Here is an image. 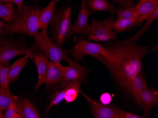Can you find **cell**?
<instances>
[{"mask_svg":"<svg viewBox=\"0 0 158 118\" xmlns=\"http://www.w3.org/2000/svg\"><path fill=\"white\" fill-rule=\"evenodd\" d=\"M116 12L118 16V19L137 18L139 16L135 7L133 6L120 9L116 10Z\"/></svg>","mask_w":158,"mask_h":118,"instance_id":"cb8c5ba5","label":"cell"},{"mask_svg":"<svg viewBox=\"0 0 158 118\" xmlns=\"http://www.w3.org/2000/svg\"><path fill=\"white\" fill-rule=\"evenodd\" d=\"M69 53L77 61L84 60L85 55H91L103 63L109 70L118 63L116 55L107 48L103 46L101 44L91 43L82 39L78 40L69 51Z\"/></svg>","mask_w":158,"mask_h":118,"instance_id":"3957f363","label":"cell"},{"mask_svg":"<svg viewBox=\"0 0 158 118\" xmlns=\"http://www.w3.org/2000/svg\"><path fill=\"white\" fill-rule=\"evenodd\" d=\"M34 38L40 49L44 52L45 55L49 58L51 61L57 62L62 60H66L68 59L65 51L53 43L49 38L46 30H43L36 34Z\"/></svg>","mask_w":158,"mask_h":118,"instance_id":"8992f818","label":"cell"},{"mask_svg":"<svg viewBox=\"0 0 158 118\" xmlns=\"http://www.w3.org/2000/svg\"><path fill=\"white\" fill-rule=\"evenodd\" d=\"M16 14L13 3L0 2V19L4 20L7 24L14 20Z\"/></svg>","mask_w":158,"mask_h":118,"instance_id":"ffe728a7","label":"cell"},{"mask_svg":"<svg viewBox=\"0 0 158 118\" xmlns=\"http://www.w3.org/2000/svg\"><path fill=\"white\" fill-rule=\"evenodd\" d=\"M10 67V66L5 67L0 63V87L9 89L8 74Z\"/></svg>","mask_w":158,"mask_h":118,"instance_id":"484cf974","label":"cell"},{"mask_svg":"<svg viewBox=\"0 0 158 118\" xmlns=\"http://www.w3.org/2000/svg\"><path fill=\"white\" fill-rule=\"evenodd\" d=\"M66 61L69 66L65 67L64 79L61 83L62 87L73 81L82 82L88 74L87 69L80 65L77 61H73L70 58H68Z\"/></svg>","mask_w":158,"mask_h":118,"instance_id":"30bf717a","label":"cell"},{"mask_svg":"<svg viewBox=\"0 0 158 118\" xmlns=\"http://www.w3.org/2000/svg\"><path fill=\"white\" fill-rule=\"evenodd\" d=\"M56 2V0H52L46 8L43 9L40 12L39 23L40 29L42 30L47 29L53 18Z\"/></svg>","mask_w":158,"mask_h":118,"instance_id":"ac0fdd59","label":"cell"},{"mask_svg":"<svg viewBox=\"0 0 158 118\" xmlns=\"http://www.w3.org/2000/svg\"><path fill=\"white\" fill-rule=\"evenodd\" d=\"M32 58L33 61L37 67L38 74V82L35 87V89L38 90L44 83L49 61L47 56L42 53H37L34 54Z\"/></svg>","mask_w":158,"mask_h":118,"instance_id":"4fadbf2b","label":"cell"},{"mask_svg":"<svg viewBox=\"0 0 158 118\" xmlns=\"http://www.w3.org/2000/svg\"><path fill=\"white\" fill-rule=\"evenodd\" d=\"M114 20V15L102 21L92 19L88 33V39L102 42L115 39L116 35L113 31Z\"/></svg>","mask_w":158,"mask_h":118,"instance_id":"277c9868","label":"cell"},{"mask_svg":"<svg viewBox=\"0 0 158 118\" xmlns=\"http://www.w3.org/2000/svg\"><path fill=\"white\" fill-rule=\"evenodd\" d=\"M77 97H78V96H72V95H69L65 94V96L64 97V99L65 100V102H66V103H70L76 100Z\"/></svg>","mask_w":158,"mask_h":118,"instance_id":"4dcf8cb0","label":"cell"},{"mask_svg":"<svg viewBox=\"0 0 158 118\" xmlns=\"http://www.w3.org/2000/svg\"><path fill=\"white\" fill-rule=\"evenodd\" d=\"M132 1H134V0H132Z\"/></svg>","mask_w":158,"mask_h":118,"instance_id":"8d00e7d4","label":"cell"},{"mask_svg":"<svg viewBox=\"0 0 158 118\" xmlns=\"http://www.w3.org/2000/svg\"><path fill=\"white\" fill-rule=\"evenodd\" d=\"M17 104V112L23 118H40L37 109L28 99L18 98Z\"/></svg>","mask_w":158,"mask_h":118,"instance_id":"e0dca14e","label":"cell"},{"mask_svg":"<svg viewBox=\"0 0 158 118\" xmlns=\"http://www.w3.org/2000/svg\"><path fill=\"white\" fill-rule=\"evenodd\" d=\"M6 25L4 24L2 20H0V36L7 34L6 31Z\"/></svg>","mask_w":158,"mask_h":118,"instance_id":"1f68e13d","label":"cell"},{"mask_svg":"<svg viewBox=\"0 0 158 118\" xmlns=\"http://www.w3.org/2000/svg\"><path fill=\"white\" fill-rule=\"evenodd\" d=\"M139 24L138 17L137 18L118 19L114 21L113 29L114 30L115 32L118 33L127 30Z\"/></svg>","mask_w":158,"mask_h":118,"instance_id":"d6986e66","label":"cell"},{"mask_svg":"<svg viewBox=\"0 0 158 118\" xmlns=\"http://www.w3.org/2000/svg\"><path fill=\"white\" fill-rule=\"evenodd\" d=\"M112 97L110 93L105 92L103 93L100 97V101L103 105H109L111 102Z\"/></svg>","mask_w":158,"mask_h":118,"instance_id":"83f0119b","label":"cell"},{"mask_svg":"<svg viewBox=\"0 0 158 118\" xmlns=\"http://www.w3.org/2000/svg\"><path fill=\"white\" fill-rule=\"evenodd\" d=\"M65 67L60 62L49 61L48 70L44 80L47 88L56 84L62 83L64 79Z\"/></svg>","mask_w":158,"mask_h":118,"instance_id":"7c38bea8","label":"cell"},{"mask_svg":"<svg viewBox=\"0 0 158 118\" xmlns=\"http://www.w3.org/2000/svg\"><path fill=\"white\" fill-rule=\"evenodd\" d=\"M89 7L92 11H107L116 12L114 6L107 0H87Z\"/></svg>","mask_w":158,"mask_h":118,"instance_id":"44dd1931","label":"cell"},{"mask_svg":"<svg viewBox=\"0 0 158 118\" xmlns=\"http://www.w3.org/2000/svg\"><path fill=\"white\" fill-rule=\"evenodd\" d=\"M17 100L18 99L13 101L5 111V113L3 114L4 118H12L14 113L17 112Z\"/></svg>","mask_w":158,"mask_h":118,"instance_id":"4316f807","label":"cell"},{"mask_svg":"<svg viewBox=\"0 0 158 118\" xmlns=\"http://www.w3.org/2000/svg\"><path fill=\"white\" fill-rule=\"evenodd\" d=\"M89 104L91 114L96 118H125V112L117 106L103 105L91 99L81 90Z\"/></svg>","mask_w":158,"mask_h":118,"instance_id":"52a82bcc","label":"cell"},{"mask_svg":"<svg viewBox=\"0 0 158 118\" xmlns=\"http://www.w3.org/2000/svg\"><path fill=\"white\" fill-rule=\"evenodd\" d=\"M30 50L14 42L0 39V63L8 67L11 59L17 55L26 54Z\"/></svg>","mask_w":158,"mask_h":118,"instance_id":"ba28073f","label":"cell"},{"mask_svg":"<svg viewBox=\"0 0 158 118\" xmlns=\"http://www.w3.org/2000/svg\"><path fill=\"white\" fill-rule=\"evenodd\" d=\"M3 112H2L1 110H0V118H3Z\"/></svg>","mask_w":158,"mask_h":118,"instance_id":"d590c367","label":"cell"},{"mask_svg":"<svg viewBox=\"0 0 158 118\" xmlns=\"http://www.w3.org/2000/svg\"><path fill=\"white\" fill-rule=\"evenodd\" d=\"M33 49H30L28 52L25 55V56L17 60L12 66H10L8 74L9 83L15 81L18 78L20 72L28 62L27 59L32 58L33 56Z\"/></svg>","mask_w":158,"mask_h":118,"instance_id":"2e32d148","label":"cell"},{"mask_svg":"<svg viewBox=\"0 0 158 118\" xmlns=\"http://www.w3.org/2000/svg\"><path fill=\"white\" fill-rule=\"evenodd\" d=\"M18 98L10 92L9 89L0 87V110L2 112L6 111L11 103Z\"/></svg>","mask_w":158,"mask_h":118,"instance_id":"7402d4cb","label":"cell"},{"mask_svg":"<svg viewBox=\"0 0 158 118\" xmlns=\"http://www.w3.org/2000/svg\"><path fill=\"white\" fill-rule=\"evenodd\" d=\"M125 118H145L143 116H139L134 113L125 112Z\"/></svg>","mask_w":158,"mask_h":118,"instance_id":"d6a6232c","label":"cell"},{"mask_svg":"<svg viewBox=\"0 0 158 118\" xmlns=\"http://www.w3.org/2000/svg\"><path fill=\"white\" fill-rule=\"evenodd\" d=\"M158 17V7H157L153 11V13L146 19V22L142 29L139 30V31L138 32L135 34L132 37L130 38V40L134 41V42H135L136 40H137V39L143 35V33L148 30L150 25H151L153 22L157 19Z\"/></svg>","mask_w":158,"mask_h":118,"instance_id":"603a6c76","label":"cell"},{"mask_svg":"<svg viewBox=\"0 0 158 118\" xmlns=\"http://www.w3.org/2000/svg\"><path fill=\"white\" fill-rule=\"evenodd\" d=\"M0 2L3 3H12V0H0Z\"/></svg>","mask_w":158,"mask_h":118,"instance_id":"e575fe53","label":"cell"},{"mask_svg":"<svg viewBox=\"0 0 158 118\" xmlns=\"http://www.w3.org/2000/svg\"><path fill=\"white\" fill-rule=\"evenodd\" d=\"M137 104L142 107L144 111L145 118H147L152 108L158 104V92L152 88L145 89L138 92L132 93Z\"/></svg>","mask_w":158,"mask_h":118,"instance_id":"9c48e42d","label":"cell"},{"mask_svg":"<svg viewBox=\"0 0 158 118\" xmlns=\"http://www.w3.org/2000/svg\"><path fill=\"white\" fill-rule=\"evenodd\" d=\"M71 6L58 12L54 17V36L56 44L60 45L72 36Z\"/></svg>","mask_w":158,"mask_h":118,"instance_id":"5b68a950","label":"cell"},{"mask_svg":"<svg viewBox=\"0 0 158 118\" xmlns=\"http://www.w3.org/2000/svg\"><path fill=\"white\" fill-rule=\"evenodd\" d=\"M12 118H23V117L18 112H17L14 113V115L12 116Z\"/></svg>","mask_w":158,"mask_h":118,"instance_id":"836d02e7","label":"cell"},{"mask_svg":"<svg viewBox=\"0 0 158 118\" xmlns=\"http://www.w3.org/2000/svg\"><path fill=\"white\" fill-rule=\"evenodd\" d=\"M120 4L123 7H127L133 6V2L132 0H115Z\"/></svg>","mask_w":158,"mask_h":118,"instance_id":"f1b7e54d","label":"cell"},{"mask_svg":"<svg viewBox=\"0 0 158 118\" xmlns=\"http://www.w3.org/2000/svg\"><path fill=\"white\" fill-rule=\"evenodd\" d=\"M89 8L87 0H82L81 9L76 21L72 28V35L74 33L83 35L88 34L90 30L88 18L90 13Z\"/></svg>","mask_w":158,"mask_h":118,"instance_id":"8fae6325","label":"cell"},{"mask_svg":"<svg viewBox=\"0 0 158 118\" xmlns=\"http://www.w3.org/2000/svg\"><path fill=\"white\" fill-rule=\"evenodd\" d=\"M23 0H12V3L15 4L17 7V12L21 11L23 7Z\"/></svg>","mask_w":158,"mask_h":118,"instance_id":"f546056e","label":"cell"},{"mask_svg":"<svg viewBox=\"0 0 158 118\" xmlns=\"http://www.w3.org/2000/svg\"><path fill=\"white\" fill-rule=\"evenodd\" d=\"M106 48L118 59L117 65L109 70L119 83L141 72L142 61L148 52V47L138 45L128 39Z\"/></svg>","mask_w":158,"mask_h":118,"instance_id":"6da1fadb","label":"cell"},{"mask_svg":"<svg viewBox=\"0 0 158 118\" xmlns=\"http://www.w3.org/2000/svg\"><path fill=\"white\" fill-rule=\"evenodd\" d=\"M120 83L131 94L148 88L147 82L143 73L141 72Z\"/></svg>","mask_w":158,"mask_h":118,"instance_id":"5bb4252c","label":"cell"},{"mask_svg":"<svg viewBox=\"0 0 158 118\" xmlns=\"http://www.w3.org/2000/svg\"><path fill=\"white\" fill-rule=\"evenodd\" d=\"M40 8L35 6L24 5L19 12H17L14 20L6 24L7 34L18 33L34 36L40 30L39 15Z\"/></svg>","mask_w":158,"mask_h":118,"instance_id":"7a4b0ae2","label":"cell"},{"mask_svg":"<svg viewBox=\"0 0 158 118\" xmlns=\"http://www.w3.org/2000/svg\"><path fill=\"white\" fill-rule=\"evenodd\" d=\"M157 7L158 0H140L135 6L139 15V23L146 20Z\"/></svg>","mask_w":158,"mask_h":118,"instance_id":"9a60e30c","label":"cell"},{"mask_svg":"<svg viewBox=\"0 0 158 118\" xmlns=\"http://www.w3.org/2000/svg\"><path fill=\"white\" fill-rule=\"evenodd\" d=\"M63 89L59 91H57L56 94L52 97L50 103L47 107V113L48 112L50 109L53 106L58 105L64 99V97L66 94V90L67 89V85H65L63 87Z\"/></svg>","mask_w":158,"mask_h":118,"instance_id":"d4e9b609","label":"cell"}]
</instances>
